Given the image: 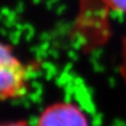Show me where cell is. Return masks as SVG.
Here are the masks:
<instances>
[{
  "instance_id": "7a4b0ae2",
  "label": "cell",
  "mask_w": 126,
  "mask_h": 126,
  "mask_svg": "<svg viewBox=\"0 0 126 126\" xmlns=\"http://www.w3.org/2000/svg\"><path fill=\"white\" fill-rule=\"evenodd\" d=\"M37 126H90L85 112L76 103L55 102L40 114Z\"/></svg>"
},
{
  "instance_id": "6da1fadb",
  "label": "cell",
  "mask_w": 126,
  "mask_h": 126,
  "mask_svg": "<svg viewBox=\"0 0 126 126\" xmlns=\"http://www.w3.org/2000/svg\"><path fill=\"white\" fill-rule=\"evenodd\" d=\"M29 88V74L12 49L0 41V101L24 96Z\"/></svg>"
},
{
  "instance_id": "3957f363",
  "label": "cell",
  "mask_w": 126,
  "mask_h": 126,
  "mask_svg": "<svg viewBox=\"0 0 126 126\" xmlns=\"http://www.w3.org/2000/svg\"><path fill=\"white\" fill-rule=\"evenodd\" d=\"M101 1L112 12L126 14V0H101Z\"/></svg>"
},
{
  "instance_id": "277c9868",
  "label": "cell",
  "mask_w": 126,
  "mask_h": 126,
  "mask_svg": "<svg viewBox=\"0 0 126 126\" xmlns=\"http://www.w3.org/2000/svg\"><path fill=\"white\" fill-rule=\"evenodd\" d=\"M0 126H31L26 121L19 120V121H11V122H5L0 123Z\"/></svg>"
}]
</instances>
